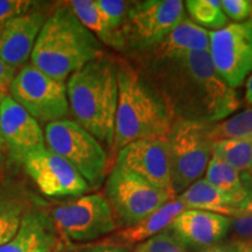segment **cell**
<instances>
[{"label":"cell","instance_id":"26","mask_svg":"<svg viewBox=\"0 0 252 252\" xmlns=\"http://www.w3.org/2000/svg\"><path fill=\"white\" fill-rule=\"evenodd\" d=\"M24 214V206L18 201L8 200L0 206V247L17 234Z\"/></svg>","mask_w":252,"mask_h":252},{"label":"cell","instance_id":"32","mask_svg":"<svg viewBox=\"0 0 252 252\" xmlns=\"http://www.w3.org/2000/svg\"><path fill=\"white\" fill-rule=\"evenodd\" d=\"M15 74H17V70L14 68L9 67L0 59V91L1 93L8 94L9 87H11Z\"/></svg>","mask_w":252,"mask_h":252},{"label":"cell","instance_id":"22","mask_svg":"<svg viewBox=\"0 0 252 252\" xmlns=\"http://www.w3.org/2000/svg\"><path fill=\"white\" fill-rule=\"evenodd\" d=\"M68 4L80 20V23L91 33L94 34V36L100 42L118 49V33H116L110 28L105 18L103 17L102 12L97 7L94 0H72Z\"/></svg>","mask_w":252,"mask_h":252},{"label":"cell","instance_id":"25","mask_svg":"<svg viewBox=\"0 0 252 252\" xmlns=\"http://www.w3.org/2000/svg\"><path fill=\"white\" fill-rule=\"evenodd\" d=\"M185 4L189 15L200 27L219 31L228 25V18L223 13L220 0H188Z\"/></svg>","mask_w":252,"mask_h":252},{"label":"cell","instance_id":"10","mask_svg":"<svg viewBox=\"0 0 252 252\" xmlns=\"http://www.w3.org/2000/svg\"><path fill=\"white\" fill-rule=\"evenodd\" d=\"M52 222L58 234L74 242H89L111 234L116 219L106 197L94 193L59 204L52 210Z\"/></svg>","mask_w":252,"mask_h":252},{"label":"cell","instance_id":"40","mask_svg":"<svg viewBox=\"0 0 252 252\" xmlns=\"http://www.w3.org/2000/svg\"><path fill=\"white\" fill-rule=\"evenodd\" d=\"M133 252H135V251H133Z\"/></svg>","mask_w":252,"mask_h":252},{"label":"cell","instance_id":"3","mask_svg":"<svg viewBox=\"0 0 252 252\" xmlns=\"http://www.w3.org/2000/svg\"><path fill=\"white\" fill-rule=\"evenodd\" d=\"M67 96L74 122L112 147L118 102L115 60L104 54L71 74Z\"/></svg>","mask_w":252,"mask_h":252},{"label":"cell","instance_id":"34","mask_svg":"<svg viewBox=\"0 0 252 252\" xmlns=\"http://www.w3.org/2000/svg\"><path fill=\"white\" fill-rule=\"evenodd\" d=\"M242 245H243V242L236 241L231 242V243L219 244L216 245V247L207 249V250H204L202 252H241Z\"/></svg>","mask_w":252,"mask_h":252},{"label":"cell","instance_id":"27","mask_svg":"<svg viewBox=\"0 0 252 252\" xmlns=\"http://www.w3.org/2000/svg\"><path fill=\"white\" fill-rule=\"evenodd\" d=\"M231 229L241 242H252V180L245 200L239 204L237 212L229 217Z\"/></svg>","mask_w":252,"mask_h":252},{"label":"cell","instance_id":"12","mask_svg":"<svg viewBox=\"0 0 252 252\" xmlns=\"http://www.w3.org/2000/svg\"><path fill=\"white\" fill-rule=\"evenodd\" d=\"M20 160L27 174L47 196L80 197L90 190L80 173L47 146L25 154Z\"/></svg>","mask_w":252,"mask_h":252},{"label":"cell","instance_id":"16","mask_svg":"<svg viewBox=\"0 0 252 252\" xmlns=\"http://www.w3.org/2000/svg\"><path fill=\"white\" fill-rule=\"evenodd\" d=\"M0 128L6 145L19 158L46 147L45 133L39 122L9 94L0 102Z\"/></svg>","mask_w":252,"mask_h":252},{"label":"cell","instance_id":"29","mask_svg":"<svg viewBox=\"0 0 252 252\" xmlns=\"http://www.w3.org/2000/svg\"><path fill=\"white\" fill-rule=\"evenodd\" d=\"M97 7L102 12L106 23L110 28L116 33L121 30L124 19L126 17L130 2L122 1V0H94Z\"/></svg>","mask_w":252,"mask_h":252},{"label":"cell","instance_id":"20","mask_svg":"<svg viewBox=\"0 0 252 252\" xmlns=\"http://www.w3.org/2000/svg\"><path fill=\"white\" fill-rule=\"evenodd\" d=\"M175 197L184 203L186 209L204 210L228 217H232L237 212V204L206 179L195 181Z\"/></svg>","mask_w":252,"mask_h":252},{"label":"cell","instance_id":"18","mask_svg":"<svg viewBox=\"0 0 252 252\" xmlns=\"http://www.w3.org/2000/svg\"><path fill=\"white\" fill-rule=\"evenodd\" d=\"M185 210L186 207L184 203L179 198L173 197L171 201L163 204L161 208L151 214L146 219L140 220L137 224L127 226V228L116 232L115 235L110 236L102 243L119 245V247L124 248H130L134 244L139 245L166 230L172 224L173 220Z\"/></svg>","mask_w":252,"mask_h":252},{"label":"cell","instance_id":"39","mask_svg":"<svg viewBox=\"0 0 252 252\" xmlns=\"http://www.w3.org/2000/svg\"><path fill=\"white\" fill-rule=\"evenodd\" d=\"M8 201V200H7ZM6 202V201H4V200H1V197H0V206H1V204L2 203H5Z\"/></svg>","mask_w":252,"mask_h":252},{"label":"cell","instance_id":"11","mask_svg":"<svg viewBox=\"0 0 252 252\" xmlns=\"http://www.w3.org/2000/svg\"><path fill=\"white\" fill-rule=\"evenodd\" d=\"M209 56L220 78L232 89L252 71V18L209 32Z\"/></svg>","mask_w":252,"mask_h":252},{"label":"cell","instance_id":"13","mask_svg":"<svg viewBox=\"0 0 252 252\" xmlns=\"http://www.w3.org/2000/svg\"><path fill=\"white\" fill-rule=\"evenodd\" d=\"M116 163L154 187L173 194L171 159L166 138L137 140L126 145L118 151Z\"/></svg>","mask_w":252,"mask_h":252},{"label":"cell","instance_id":"5","mask_svg":"<svg viewBox=\"0 0 252 252\" xmlns=\"http://www.w3.org/2000/svg\"><path fill=\"white\" fill-rule=\"evenodd\" d=\"M210 124L174 118L167 135L174 196L181 194L207 171L213 157Z\"/></svg>","mask_w":252,"mask_h":252},{"label":"cell","instance_id":"19","mask_svg":"<svg viewBox=\"0 0 252 252\" xmlns=\"http://www.w3.org/2000/svg\"><path fill=\"white\" fill-rule=\"evenodd\" d=\"M195 52H209V32L185 15L158 45L140 53L154 56H174Z\"/></svg>","mask_w":252,"mask_h":252},{"label":"cell","instance_id":"17","mask_svg":"<svg viewBox=\"0 0 252 252\" xmlns=\"http://www.w3.org/2000/svg\"><path fill=\"white\" fill-rule=\"evenodd\" d=\"M52 219L40 210L25 212L17 234L0 247V252H53L58 236Z\"/></svg>","mask_w":252,"mask_h":252},{"label":"cell","instance_id":"14","mask_svg":"<svg viewBox=\"0 0 252 252\" xmlns=\"http://www.w3.org/2000/svg\"><path fill=\"white\" fill-rule=\"evenodd\" d=\"M230 228L231 222L228 216L186 209L167 229L185 248L204 251L219 245L228 235Z\"/></svg>","mask_w":252,"mask_h":252},{"label":"cell","instance_id":"8","mask_svg":"<svg viewBox=\"0 0 252 252\" xmlns=\"http://www.w3.org/2000/svg\"><path fill=\"white\" fill-rule=\"evenodd\" d=\"M105 193L115 219L125 228L139 223L175 197L118 163H115L108 176Z\"/></svg>","mask_w":252,"mask_h":252},{"label":"cell","instance_id":"28","mask_svg":"<svg viewBox=\"0 0 252 252\" xmlns=\"http://www.w3.org/2000/svg\"><path fill=\"white\" fill-rule=\"evenodd\" d=\"M135 252H187L186 248L174 237L168 229L135 248Z\"/></svg>","mask_w":252,"mask_h":252},{"label":"cell","instance_id":"36","mask_svg":"<svg viewBox=\"0 0 252 252\" xmlns=\"http://www.w3.org/2000/svg\"><path fill=\"white\" fill-rule=\"evenodd\" d=\"M241 252H252V242H243Z\"/></svg>","mask_w":252,"mask_h":252},{"label":"cell","instance_id":"24","mask_svg":"<svg viewBox=\"0 0 252 252\" xmlns=\"http://www.w3.org/2000/svg\"><path fill=\"white\" fill-rule=\"evenodd\" d=\"M213 141L224 139L252 140V108L237 113L222 122L210 124Z\"/></svg>","mask_w":252,"mask_h":252},{"label":"cell","instance_id":"15","mask_svg":"<svg viewBox=\"0 0 252 252\" xmlns=\"http://www.w3.org/2000/svg\"><path fill=\"white\" fill-rule=\"evenodd\" d=\"M46 15L35 7L0 27V59L15 70L28 63Z\"/></svg>","mask_w":252,"mask_h":252},{"label":"cell","instance_id":"7","mask_svg":"<svg viewBox=\"0 0 252 252\" xmlns=\"http://www.w3.org/2000/svg\"><path fill=\"white\" fill-rule=\"evenodd\" d=\"M186 15L179 0H146L130 2L118 31V50L140 53L161 41Z\"/></svg>","mask_w":252,"mask_h":252},{"label":"cell","instance_id":"6","mask_svg":"<svg viewBox=\"0 0 252 252\" xmlns=\"http://www.w3.org/2000/svg\"><path fill=\"white\" fill-rule=\"evenodd\" d=\"M47 149L70 163L90 189L99 188L105 180L108 154L93 134L71 119L49 123L45 127Z\"/></svg>","mask_w":252,"mask_h":252},{"label":"cell","instance_id":"35","mask_svg":"<svg viewBox=\"0 0 252 252\" xmlns=\"http://www.w3.org/2000/svg\"><path fill=\"white\" fill-rule=\"evenodd\" d=\"M245 99L249 104L252 105V74L250 75V77L248 78L247 82V94H245Z\"/></svg>","mask_w":252,"mask_h":252},{"label":"cell","instance_id":"9","mask_svg":"<svg viewBox=\"0 0 252 252\" xmlns=\"http://www.w3.org/2000/svg\"><path fill=\"white\" fill-rule=\"evenodd\" d=\"M8 94L37 122L63 121L70 113L65 82L48 76L31 63L17 71Z\"/></svg>","mask_w":252,"mask_h":252},{"label":"cell","instance_id":"37","mask_svg":"<svg viewBox=\"0 0 252 252\" xmlns=\"http://www.w3.org/2000/svg\"><path fill=\"white\" fill-rule=\"evenodd\" d=\"M6 147H7V145H6V143H5V139H4V137H2V133H1V128H0V151L6 149Z\"/></svg>","mask_w":252,"mask_h":252},{"label":"cell","instance_id":"23","mask_svg":"<svg viewBox=\"0 0 252 252\" xmlns=\"http://www.w3.org/2000/svg\"><path fill=\"white\" fill-rule=\"evenodd\" d=\"M213 156L220 158L239 173H252V140L224 139L214 141Z\"/></svg>","mask_w":252,"mask_h":252},{"label":"cell","instance_id":"1","mask_svg":"<svg viewBox=\"0 0 252 252\" xmlns=\"http://www.w3.org/2000/svg\"><path fill=\"white\" fill-rule=\"evenodd\" d=\"M134 59V68L174 118L214 124L239 108L237 93L217 74L208 52L174 56L137 53Z\"/></svg>","mask_w":252,"mask_h":252},{"label":"cell","instance_id":"41","mask_svg":"<svg viewBox=\"0 0 252 252\" xmlns=\"http://www.w3.org/2000/svg\"><path fill=\"white\" fill-rule=\"evenodd\" d=\"M251 18H252V17H251Z\"/></svg>","mask_w":252,"mask_h":252},{"label":"cell","instance_id":"30","mask_svg":"<svg viewBox=\"0 0 252 252\" xmlns=\"http://www.w3.org/2000/svg\"><path fill=\"white\" fill-rule=\"evenodd\" d=\"M36 6V2L27 0H0V27L12 19L26 13Z\"/></svg>","mask_w":252,"mask_h":252},{"label":"cell","instance_id":"33","mask_svg":"<svg viewBox=\"0 0 252 252\" xmlns=\"http://www.w3.org/2000/svg\"><path fill=\"white\" fill-rule=\"evenodd\" d=\"M80 252H131L127 248L119 247V245H110V244H97L91 245L89 248L83 249Z\"/></svg>","mask_w":252,"mask_h":252},{"label":"cell","instance_id":"31","mask_svg":"<svg viewBox=\"0 0 252 252\" xmlns=\"http://www.w3.org/2000/svg\"><path fill=\"white\" fill-rule=\"evenodd\" d=\"M223 13L235 21H247L252 17V1L249 0H223L220 1Z\"/></svg>","mask_w":252,"mask_h":252},{"label":"cell","instance_id":"4","mask_svg":"<svg viewBox=\"0 0 252 252\" xmlns=\"http://www.w3.org/2000/svg\"><path fill=\"white\" fill-rule=\"evenodd\" d=\"M118 102L112 149L137 140L167 138L174 121L165 102L130 62L116 61Z\"/></svg>","mask_w":252,"mask_h":252},{"label":"cell","instance_id":"2","mask_svg":"<svg viewBox=\"0 0 252 252\" xmlns=\"http://www.w3.org/2000/svg\"><path fill=\"white\" fill-rule=\"evenodd\" d=\"M102 55V42L80 23L67 4L46 19L30 61L48 76L65 82L71 74Z\"/></svg>","mask_w":252,"mask_h":252},{"label":"cell","instance_id":"38","mask_svg":"<svg viewBox=\"0 0 252 252\" xmlns=\"http://www.w3.org/2000/svg\"><path fill=\"white\" fill-rule=\"evenodd\" d=\"M6 96V94H4V93H1V91H0V102H1V99L4 98V97Z\"/></svg>","mask_w":252,"mask_h":252},{"label":"cell","instance_id":"21","mask_svg":"<svg viewBox=\"0 0 252 252\" xmlns=\"http://www.w3.org/2000/svg\"><path fill=\"white\" fill-rule=\"evenodd\" d=\"M252 173H239L215 156L212 157L206 171V180L231 198L237 208L247 197Z\"/></svg>","mask_w":252,"mask_h":252}]
</instances>
